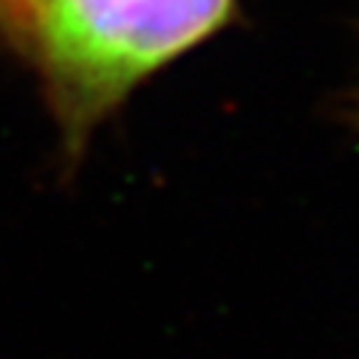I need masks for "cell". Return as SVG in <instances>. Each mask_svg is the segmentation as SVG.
I'll use <instances>...</instances> for the list:
<instances>
[{
	"label": "cell",
	"mask_w": 359,
	"mask_h": 359,
	"mask_svg": "<svg viewBox=\"0 0 359 359\" xmlns=\"http://www.w3.org/2000/svg\"><path fill=\"white\" fill-rule=\"evenodd\" d=\"M238 0H29L0 34L43 85L74 164L136 88L218 34Z\"/></svg>",
	"instance_id": "6da1fadb"
},
{
	"label": "cell",
	"mask_w": 359,
	"mask_h": 359,
	"mask_svg": "<svg viewBox=\"0 0 359 359\" xmlns=\"http://www.w3.org/2000/svg\"><path fill=\"white\" fill-rule=\"evenodd\" d=\"M29 0H0V34H4L26 9Z\"/></svg>",
	"instance_id": "7a4b0ae2"
}]
</instances>
